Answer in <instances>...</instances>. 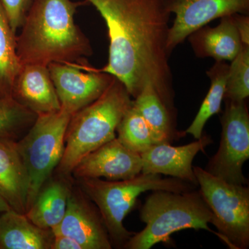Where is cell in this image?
Segmentation results:
<instances>
[{
    "mask_svg": "<svg viewBox=\"0 0 249 249\" xmlns=\"http://www.w3.org/2000/svg\"><path fill=\"white\" fill-rule=\"evenodd\" d=\"M198 57H211L217 61H232L242 47L234 15L221 18L217 27H205L189 36Z\"/></svg>",
    "mask_w": 249,
    "mask_h": 249,
    "instance_id": "cell-16",
    "label": "cell"
},
{
    "mask_svg": "<svg viewBox=\"0 0 249 249\" xmlns=\"http://www.w3.org/2000/svg\"><path fill=\"white\" fill-rule=\"evenodd\" d=\"M142 170L140 154L129 150L116 137L85 156L71 173L78 179L105 178L119 181L133 178Z\"/></svg>",
    "mask_w": 249,
    "mask_h": 249,
    "instance_id": "cell-12",
    "label": "cell"
},
{
    "mask_svg": "<svg viewBox=\"0 0 249 249\" xmlns=\"http://www.w3.org/2000/svg\"><path fill=\"white\" fill-rule=\"evenodd\" d=\"M231 62L228 70L224 98L242 102L249 96V45H242Z\"/></svg>",
    "mask_w": 249,
    "mask_h": 249,
    "instance_id": "cell-24",
    "label": "cell"
},
{
    "mask_svg": "<svg viewBox=\"0 0 249 249\" xmlns=\"http://www.w3.org/2000/svg\"><path fill=\"white\" fill-rule=\"evenodd\" d=\"M212 142L210 136L202 135L196 142L181 146H173L168 142L153 144L141 154L142 173L167 175L198 186L193 161Z\"/></svg>",
    "mask_w": 249,
    "mask_h": 249,
    "instance_id": "cell-13",
    "label": "cell"
},
{
    "mask_svg": "<svg viewBox=\"0 0 249 249\" xmlns=\"http://www.w3.org/2000/svg\"><path fill=\"white\" fill-rule=\"evenodd\" d=\"M53 235L40 229L25 214L11 209L0 214V249H49Z\"/></svg>",
    "mask_w": 249,
    "mask_h": 249,
    "instance_id": "cell-17",
    "label": "cell"
},
{
    "mask_svg": "<svg viewBox=\"0 0 249 249\" xmlns=\"http://www.w3.org/2000/svg\"><path fill=\"white\" fill-rule=\"evenodd\" d=\"M71 116L62 109L37 115L26 135L17 142L18 152L29 177L27 210L61 160Z\"/></svg>",
    "mask_w": 249,
    "mask_h": 249,
    "instance_id": "cell-6",
    "label": "cell"
},
{
    "mask_svg": "<svg viewBox=\"0 0 249 249\" xmlns=\"http://www.w3.org/2000/svg\"><path fill=\"white\" fill-rule=\"evenodd\" d=\"M234 19L242 45H249V18L248 15L234 14Z\"/></svg>",
    "mask_w": 249,
    "mask_h": 249,
    "instance_id": "cell-26",
    "label": "cell"
},
{
    "mask_svg": "<svg viewBox=\"0 0 249 249\" xmlns=\"http://www.w3.org/2000/svg\"><path fill=\"white\" fill-rule=\"evenodd\" d=\"M116 132L117 139L124 146L140 155L154 144L150 129L134 102L124 114Z\"/></svg>",
    "mask_w": 249,
    "mask_h": 249,
    "instance_id": "cell-22",
    "label": "cell"
},
{
    "mask_svg": "<svg viewBox=\"0 0 249 249\" xmlns=\"http://www.w3.org/2000/svg\"><path fill=\"white\" fill-rule=\"evenodd\" d=\"M78 180L85 196L97 206L111 242L118 246H124L133 235L124 228V220L142 193L148 191L184 193L197 187L178 178H162L157 174L142 173L133 178L119 181H105L100 178Z\"/></svg>",
    "mask_w": 249,
    "mask_h": 249,
    "instance_id": "cell-5",
    "label": "cell"
},
{
    "mask_svg": "<svg viewBox=\"0 0 249 249\" xmlns=\"http://www.w3.org/2000/svg\"><path fill=\"white\" fill-rule=\"evenodd\" d=\"M133 100L116 78L103 94L72 115L65 137V150L58 171L71 174L80 160L103 144L116 138L118 126Z\"/></svg>",
    "mask_w": 249,
    "mask_h": 249,
    "instance_id": "cell-3",
    "label": "cell"
},
{
    "mask_svg": "<svg viewBox=\"0 0 249 249\" xmlns=\"http://www.w3.org/2000/svg\"><path fill=\"white\" fill-rule=\"evenodd\" d=\"M83 194L71 190L65 215L51 230L52 233L69 236L83 249H111L112 245L99 211Z\"/></svg>",
    "mask_w": 249,
    "mask_h": 249,
    "instance_id": "cell-11",
    "label": "cell"
},
{
    "mask_svg": "<svg viewBox=\"0 0 249 249\" xmlns=\"http://www.w3.org/2000/svg\"><path fill=\"white\" fill-rule=\"evenodd\" d=\"M11 96L37 116L61 109L48 66L45 65H22L15 80Z\"/></svg>",
    "mask_w": 249,
    "mask_h": 249,
    "instance_id": "cell-14",
    "label": "cell"
},
{
    "mask_svg": "<svg viewBox=\"0 0 249 249\" xmlns=\"http://www.w3.org/2000/svg\"><path fill=\"white\" fill-rule=\"evenodd\" d=\"M203 199L213 214L219 238L231 249L249 247V188L233 184L193 167Z\"/></svg>",
    "mask_w": 249,
    "mask_h": 249,
    "instance_id": "cell-7",
    "label": "cell"
},
{
    "mask_svg": "<svg viewBox=\"0 0 249 249\" xmlns=\"http://www.w3.org/2000/svg\"><path fill=\"white\" fill-rule=\"evenodd\" d=\"M37 115L12 97L0 98V139H14L36 121Z\"/></svg>",
    "mask_w": 249,
    "mask_h": 249,
    "instance_id": "cell-23",
    "label": "cell"
},
{
    "mask_svg": "<svg viewBox=\"0 0 249 249\" xmlns=\"http://www.w3.org/2000/svg\"><path fill=\"white\" fill-rule=\"evenodd\" d=\"M11 208L10 207L8 203L6 202V200L0 196V214H2L3 213L6 212V211L11 210Z\"/></svg>",
    "mask_w": 249,
    "mask_h": 249,
    "instance_id": "cell-28",
    "label": "cell"
},
{
    "mask_svg": "<svg viewBox=\"0 0 249 249\" xmlns=\"http://www.w3.org/2000/svg\"><path fill=\"white\" fill-rule=\"evenodd\" d=\"M71 189L62 179L50 181L39 191L26 216L33 224L45 230H52L61 222L67 209Z\"/></svg>",
    "mask_w": 249,
    "mask_h": 249,
    "instance_id": "cell-18",
    "label": "cell"
},
{
    "mask_svg": "<svg viewBox=\"0 0 249 249\" xmlns=\"http://www.w3.org/2000/svg\"><path fill=\"white\" fill-rule=\"evenodd\" d=\"M34 0H0L10 27L15 35L18 29L22 27L28 11Z\"/></svg>",
    "mask_w": 249,
    "mask_h": 249,
    "instance_id": "cell-25",
    "label": "cell"
},
{
    "mask_svg": "<svg viewBox=\"0 0 249 249\" xmlns=\"http://www.w3.org/2000/svg\"><path fill=\"white\" fill-rule=\"evenodd\" d=\"M16 37L0 2V98L12 97L14 81L22 67Z\"/></svg>",
    "mask_w": 249,
    "mask_h": 249,
    "instance_id": "cell-21",
    "label": "cell"
},
{
    "mask_svg": "<svg viewBox=\"0 0 249 249\" xmlns=\"http://www.w3.org/2000/svg\"><path fill=\"white\" fill-rule=\"evenodd\" d=\"M229 65L224 61H217L208 76L211 78V84L209 93L204 98L199 110L186 133L191 134L195 139L202 137L205 124L214 114L219 112L225 95L226 84Z\"/></svg>",
    "mask_w": 249,
    "mask_h": 249,
    "instance_id": "cell-20",
    "label": "cell"
},
{
    "mask_svg": "<svg viewBox=\"0 0 249 249\" xmlns=\"http://www.w3.org/2000/svg\"><path fill=\"white\" fill-rule=\"evenodd\" d=\"M106 21L109 73L135 98L146 82L174 112L173 77L167 47L170 14L167 0H85Z\"/></svg>",
    "mask_w": 249,
    "mask_h": 249,
    "instance_id": "cell-1",
    "label": "cell"
},
{
    "mask_svg": "<svg viewBox=\"0 0 249 249\" xmlns=\"http://www.w3.org/2000/svg\"><path fill=\"white\" fill-rule=\"evenodd\" d=\"M29 177L17 142L14 139H0V196L11 209L25 214L29 195Z\"/></svg>",
    "mask_w": 249,
    "mask_h": 249,
    "instance_id": "cell-15",
    "label": "cell"
},
{
    "mask_svg": "<svg viewBox=\"0 0 249 249\" xmlns=\"http://www.w3.org/2000/svg\"><path fill=\"white\" fill-rule=\"evenodd\" d=\"M48 68L61 109L71 115L99 98L114 78L85 61L53 62Z\"/></svg>",
    "mask_w": 249,
    "mask_h": 249,
    "instance_id": "cell-9",
    "label": "cell"
},
{
    "mask_svg": "<svg viewBox=\"0 0 249 249\" xmlns=\"http://www.w3.org/2000/svg\"><path fill=\"white\" fill-rule=\"evenodd\" d=\"M133 102L150 129L154 144L170 143L178 137L174 124V113L165 106L150 82L144 84Z\"/></svg>",
    "mask_w": 249,
    "mask_h": 249,
    "instance_id": "cell-19",
    "label": "cell"
},
{
    "mask_svg": "<svg viewBox=\"0 0 249 249\" xmlns=\"http://www.w3.org/2000/svg\"><path fill=\"white\" fill-rule=\"evenodd\" d=\"M170 14L175 15L168 32L169 52L193 33L217 18L234 14L248 15L249 0H167Z\"/></svg>",
    "mask_w": 249,
    "mask_h": 249,
    "instance_id": "cell-10",
    "label": "cell"
},
{
    "mask_svg": "<svg viewBox=\"0 0 249 249\" xmlns=\"http://www.w3.org/2000/svg\"><path fill=\"white\" fill-rule=\"evenodd\" d=\"M140 219L145 227L131 236L124 249H149L169 242L172 234L186 229H204L217 235L209 227L213 214L199 191H154L141 208Z\"/></svg>",
    "mask_w": 249,
    "mask_h": 249,
    "instance_id": "cell-4",
    "label": "cell"
},
{
    "mask_svg": "<svg viewBox=\"0 0 249 249\" xmlns=\"http://www.w3.org/2000/svg\"><path fill=\"white\" fill-rule=\"evenodd\" d=\"M51 249H83L77 241L69 236L53 235Z\"/></svg>",
    "mask_w": 249,
    "mask_h": 249,
    "instance_id": "cell-27",
    "label": "cell"
},
{
    "mask_svg": "<svg viewBox=\"0 0 249 249\" xmlns=\"http://www.w3.org/2000/svg\"><path fill=\"white\" fill-rule=\"evenodd\" d=\"M83 2L71 0H34L16 36V50L22 65L85 61L93 53L89 39L74 20Z\"/></svg>",
    "mask_w": 249,
    "mask_h": 249,
    "instance_id": "cell-2",
    "label": "cell"
},
{
    "mask_svg": "<svg viewBox=\"0 0 249 249\" xmlns=\"http://www.w3.org/2000/svg\"><path fill=\"white\" fill-rule=\"evenodd\" d=\"M219 149L204 170L227 182L248 185L242 168L249 159V114L245 101H227Z\"/></svg>",
    "mask_w": 249,
    "mask_h": 249,
    "instance_id": "cell-8",
    "label": "cell"
}]
</instances>
